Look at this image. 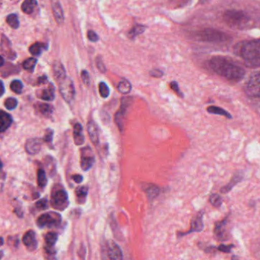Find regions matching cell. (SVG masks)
Masks as SVG:
<instances>
[{"mask_svg": "<svg viewBox=\"0 0 260 260\" xmlns=\"http://www.w3.org/2000/svg\"><path fill=\"white\" fill-rule=\"evenodd\" d=\"M194 39L201 42L211 44H225L231 42L229 35L214 28H205L194 34Z\"/></svg>", "mask_w": 260, "mask_h": 260, "instance_id": "277c9868", "label": "cell"}, {"mask_svg": "<svg viewBox=\"0 0 260 260\" xmlns=\"http://www.w3.org/2000/svg\"><path fill=\"white\" fill-rule=\"evenodd\" d=\"M96 65L97 68H98V69L100 70L102 73L106 72V67H105L104 63H103V60H102L100 57H98V58L96 59Z\"/></svg>", "mask_w": 260, "mask_h": 260, "instance_id": "7bdbcfd3", "label": "cell"}, {"mask_svg": "<svg viewBox=\"0 0 260 260\" xmlns=\"http://www.w3.org/2000/svg\"><path fill=\"white\" fill-rule=\"evenodd\" d=\"M36 208L39 210H46L48 208V202L46 199H42V200H39V202H37V203L36 204Z\"/></svg>", "mask_w": 260, "mask_h": 260, "instance_id": "74e56055", "label": "cell"}, {"mask_svg": "<svg viewBox=\"0 0 260 260\" xmlns=\"http://www.w3.org/2000/svg\"><path fill=\"white\" fill-rule=\"evenodd\" d=\"M58 239V235L55 232H49L45 235V240L47 247H54Z\"/></svg>", "mask_w": 260, "mask_h": 260, "instance_id": "484cf974", "label": "cell"}, {"mask_svg": "<svg viewBox=\"0 0 260 260\" xmlns=\"http://www.w3.org/2000/svg\"><path fill=\"white\" fill-rule=\"evenodd\" d=\"M36 63H37V60H36V58L31 57V58L25 60V61L23 62L22 66H23V68L25 71L32 73L33 71H34L35 68H36Z\"/></svg>", "mask_w": 260, "mask_h": 260, "instance_id": "f546056e", "label": "cell"}, {"mask_svg": "<svg viewBox=\"0 0 260 260\" xmlns=\"http://www.w3.org/2000/svg\"><path fill=\"white\" fill-rule=\"evenodd\" d=\"M88 191H89L88 187H77L76 189V196H77V201L79 204H84L86 202Z\"/></svg>", "mask_w": 260, "mask_h": 260, "instance_id": "ffe728a7", "label": "cell"}, {"mask_svg": "<svg viewBox=\"0 0 260 260\" xmlns=\"http://www.w3.org/2000/svg\"><path fill=\"white\" fill-rule=\"evenodd\" d=\"M53 71H54V77L58 83L67 77L64 68L60 62L54 63V67H53Z\"/></svg>", "mask_w": 260, "mask_h": 260, "instance_id": "d6986e66", "label": "cell"}, {"mask_svg": "<svg viewBox=\"0 0 260 260\" xmlns=\"http://www.w3.org/2000/svg\"><path fill=\"white\" fill-rule=\"evenodd\" d=\"M234 54L249 68H260V39L243 41L234 46Z\"/></svg>", "mask_w": 260, "mask_h": 260, "instance_id": "7a4b0ae2", "label": "cell"}, {"mask_svg": "<svg viewBox=\"0 0 260 260\" xmlns=\"http://www.w3.org/2000/svg\"><path fill=\"white\" fill-rule=\"evenodd\" d=\"M210 202L214 206L220 207L221 205L222 200L219 194H213L212 196L210 197Z\"/></svg>", "mask_w": 260, "mask_h": 260, "instance_id": "d590c367", "label": "cell"}, {"mask_svg": "<svg viewBox=\"0 0 260 260\" xmlns=\"http://www.w3.org/2000/svg\"><path fill=\"white\" fill-rule=\"evenodd\" d=\"M53 13H54V18L59 25L63 24L64 21V16H63V12L62 10L61 6L57 1H53L52 3Z\"/></svg>", "mask_w": 260, "mask_h": 260, "instance_id": "e0dca14e", "label": "cell"}, {"mask_svg": "<svg viewBox=\"0 0 260 260\" xmlns=\"http://www.w3.org/2000/svg\"><path fill=\"white\" fill-rule=\"evenodd\" d=\"M88 39L92 42H96L99 40L98 36L93 31H89L87 33Z\"/></svg>", "mask_w": 260, "mask_h": 260, "instance_id": "ee69618b", "label": "cell"}, {"mask_svg": "<svg viewBox=\"0 0 260 260\" xmlns=\"http://www.w3.org/2000/svg\"><path fill=\"white\" fill-rule=\"evenodd\" d=\"M7 22L11 28L16 29L19 28V18H18L17 15L16 14H10L7 16Z\"/></svg>", "mask_w": 260, "mask_h": 260, "instance_id": "4dcf8cb0", "label": "cell"}, {"mask_svg": "<svg viewBox=\"0 0 260 260\" xmlns=\"http://www.w3.org/2000/svg\"><path fill=\"white\" fill-rule=\"evenodd\" d=\"M232 247V245H220V246H218V249L221 251V252H230Z\"/></svg>", "mask_w": 260, "mask_h": 260, "instance_id": "f6af8a7d", "label": "cell"}, {"mask_svg": "<svg viewBox=\"0 0 260 260\" xmlns=\"http://www.w3.org/2000/svg\"><path fill=\"white\" fill-rule=\"evenodd\" d=\"M38 110L43 116L49 117L53 113V106L47 103H41L38 106Z\"/></svg>", "mask_w": 260, "mask_h": 260, "instance_id": "cb8c5ba5", "label": "cell"}, {"mask_svg": "<svg viewBox=\"0 0 260 260\" xmlns=\"http://www.w3.org/2000/svg\"><path fill=\"white\" fill-rule=\"evenodd\" d=\"M48 49V46L45 44L36 43L31 45L29 48L30 53L34 56H39L44 50Z\"/></svg>", "mask_w": 260, "mask_h": 260, "instance_id": "4316f807", "label": "cell"}, {"mask_svg": "<svg viewBox=\"0 0 260 260\" xmlns=\"http://www.w3.org/2000/svg\"><path fill=\"white\" fill-rule=\"evenodd\" d=\"M61 221V215L59 213L51 211L42 214L38 218L37 224L41 228H54L58 226Z\"/></svg>", "mask_w": 260, "mask_h": 260, "instance_id": "8992f818", "label": "cell"}, {"mask_svg": "<svg viewBox=\"0 0 260 260\" xmlns=\"http://www.w3.org/2000/svg\"><path fill=\"white\" fill-rule=\"evenodd\" d=\"M146 29V27L142 25H136L133 27L132 30L129 31V37L135 38L136 36H139L141 33L144 32Z\"/></svg>", "mask_w": 260, "mask_h": 260, "instance_id": "d6a6232c", "label": "cell"}, {"mask_svg": "<svg viewBox=\"0 0 260 260\" xmlns=\"http://www.w3.org/2000/svg\"><path fill=\"white\" fill-rule=\"evenodd\" d=\"M224 23L233 29L245 30L252 25L251 18L241 10H226L223 14Z\"/></svg>", "mask_w": 260, "mask_h": 260, "instance_id": "3957f363", "label": "cell"}, {"mask_svg": "<svg viewBox=\"0 0 260 260\" xmlns=\"http://www.w3.org/2000/svg\"><path fill=\"white\" fill-rule=\"evenodd\" d=\"M244 92L250 98L260 100V71L249 76L244 85Z\"/></svg>", "mask_w": 260, "mask_h": 260, "instance_id": "5b68a950", "label": "cell"}, {"mask_svg": "<svg viewBox=\"0 0 260 260\" xmlns=\"http://www.w3.org/2000/svg\"><path fill=\"white\" fill-rule=\"evenodd\" d=\"M53 138H54V131L51 128H48L45 133V137H44V141L46 142L47 144H52Z\"/></svg>", "mask_w": 260, "mask_h": 260, "instance_id": "8d00e7d4", "label": "cell"}, {"mask_svg": "<svg viewBox=\"0 0 260 260\" xmlns=\"http://www.w3.org/2000/svg\"><path fill=\"white\" fill-rule=\"evenodd\" d=\"M0 119H1V127H0V132L4 133L13 123V118L10 114L7 113L4 111H1V115H0Z\"/></svg>", "mask_w": 260, "mask_h": 260, "instance_id": "ac0fdd59", "label": "cell"}, {"mask_svg": "<svg viewBox=\"0 0 260 260\" xmlns=\"http://www.w3.org/2000/svg\"><path fill=\"white\" fill-rule=\"evenodd\" d=\"M88 135L91 141L93 143L94 145L98 146L100 144V132L99 127L95 121L90 120L87 124Z\"/></svg>", "mask_w": 260, "mask_h": 260, "instance_id": "4fadbf2b", "label": "cell"}, {"mask_svg": "<svg viewBox=\"0 0 260 260\" xmlns=\"http://www.w3.org/2000/svg\"><path fill=\"white\" fill-rule=\"evenodd\" d=\"M74 138L76 145H82L85 143L83 126L80 123H76L74 126Z\"/></svg>", "mask_w": 260, "mask_h": 260, "instance_id": "5bb4252c", "label": "cell"}, {"mask_svg": "<svg viewBox=\"0 0 260 260\" xmlns=\"http://www.w3.org/2000/svg\"><path fill=\"white\" fill-rule=\"evenodd\" d=\"M47 82H48V78H47L46 76H43V77L39 79V84H45Z\"/></svg>", "mask_w": 260, "mask_h": 260, "instance_id": "c3c4849f", "label": "cell"}, {"mask_svg": "<svg viewBox=\"0 0 260 260\" xmlns=\"http://www.w3.org/2000/svg\"><path fill=\"white\" fill-rule=\"evenodd\" d=\"M38 185L41 188H45L48 183L46 173L43 169H39L37 173Z\"/></svg>", "mask_w": 260, "mask_h": 260, "instance_id": "83f0119b", "label": "cell"}, {"mask_svg": "<svg viewBox=\"0 0 260 260\" xmlns=\"http://www.w3.org/2000/svg\"><path fill=\"white\" fill-rule=\"evenodd\" d=\"M213 72L233 83H239L244 78L246 71L241 67L221 56L211 57L208 62Z\"/></svg>", "mask_w": 260, "mask_h": 260, "instance_id": "6da1fadb", "label": "cell"}, {"mask_svg": "<svg viewBox=\"0 0 260 260\" xmlns=\"http://www.w3.org/2000/svg\"><path fill=\"white\" fill-rule=\"evenodd\" d=\"M81 77L84 84L86 85V86H89V83H90V78H89V73L86 71H82Z\"/></svg>", "mask_w": 260, "mask_h": 260, "instance_id": "b9f144b4", "label": "cell"}, {"mask_svg": "<svg viewBox=\"0 0 260 260\" xmlns=\"http://www.w3.org/2000/svg\"><path fill=\"white\" fill-rule=\"evenodd\" d=\"M37 0H25L22 4V10L26 14H31L37 7Z\"/></svg>", "mask_w": 260, "mask_h": 260, "instance_id": "44dd1931", "label": "cell"}, {"mask_svg": "<svg viewBox=\"0 0 260 260\" xmlns=\"http://www.w3.org/2000/svg\"><path fill=\"white\" fill-rule=\"evenodd\" d=\"M4 106L8 110H14L17 107L18 100L16 98H13V97H10V98L6 100Z\"/></svg>", "mask_w": 260, "mask_h": 260, "instance_id": "e575fe53", "label": "cell"}, {"mask_svg": "<svg viewBox=\"0 0 260 260\" xmlns=\"http://www.w3.org/2000/svg\"><path fill=\"white\" fill-rule=\"evenodd\" d=\"M59 90L60 95L67 103H70L75 97V87L74 82L70 77H66L59 82Z\"/></svg>", "mask_w": 260, "mask_h": 260, "instance_id": "ba28073f", "label": "cell"}, {"mask_svg": "<svg viewBox=\"0 0 260 260\" xmlns=\"http://www.w3.org/2000/svg\"><path fill=\"white\" fill-rule=\"evenodd\" d=\"M127 104H128V103L125 104L124 100H123V103L121 104V109L118 111V113L115 115V122L117 123L120 129H121V127H123V117H124V113H125L126 108H127Z\"/></svg>", "mask_w": 260, "mask_h": 260, "instance_id": "603a6c76", "label": "cell"}, {"mask_svg": "<svg viewBox=\"0 0 260 260\" xmlns=\"http://www.w3.org/2000/svg\"><path fill=\"white\" fill-rule=\"evenodd\" d=\"M118 89L121 94H128L132 91V84L128 80L123 79L118 83Z\"/></svg>", "mask_w": 260, "mask_h": 260, "instance_id": "d4e9b609", "label": "cell"}, {"mask_svg": "<svg viewBox=\"0 0 260 260\" xmlns=\"http://www.w3.org/2000/svg\"><path fill=\"white\" fill-rule=\"evenodd\" d=\"M1 86H2V93H1V95H3L4 94V85L3 82H1Z\"/></svg>", "mask_w": 260, "mask_h": 260, "instance_id": "f907efd6", "label": "cell"}, {"mask_svg": "<svg viewBox=\"0 0 260 260\" xmlns=\"http://www.w3.org/2000/svg\"><path fill=\"white\" fill-rule=\"evenodd\" d=\"M54 87L53 84L50 83L49 86L45 89H42L39 93V97L41 100L45 101H52L54 99Z\"/></svg>", "mask_w": 260, "mask_h": 260, "instance_id": "2e32d148", "label": "cell"}, {"mask_svg": "<svg viewBox=\"0 0 260 260\" xmlns=\"http://www.w3.org/2000/svg\"><path fill=\"white\" fill-rule=\"evenodd\" d=\"M51 205L54 209L64 211L69 205L68 194L66 190L62 188H56L51 197Z\"/></svg>", "mask_w": 260, "mask_h": 260, "instance_id": "52a82bcc", "label": "cell"}, {"mask_svg": "<svg viewBox=\"0 0 260 260\" xmlns=\"http://www.w3.org/2000/svg\"><path fill=\"white\" fill-rule=\"evenodd\" d=\"M200 1L201 4H207V3L209 2L210 0H199Z\"/></svg>", "mask_w": 260, "mask_h": 260, "instance_id": "681fc988", "label": "cell"}, {"mask_svg": "<svg viewBox=\"0 0 260 260\" xmlns=\"http://www.w3.org/2000/svg\"><path fill=\"white\" fill-rule=\"evenodd\" d=\"M170 88L174 91L175 93L177 94L179 97H182L183 98V94L181 92L180 89H179V85L176 83V81H173L170 83Z\"/></svg>", "mask_w": 260, "mask_h": 260, "instance_id": "f35d334b", "label": "cell"}, {"mask_svg": "<svg viewBox=\"0 0 260 260\" xmlns=\"http://www.w3.org/2000/svg\"><path fill=\"white\" fill-rule=\"evenodd\" d=\"M146 192L150 194L151 197H154V196H157L158 193H159V189L156 186H150L146 189Z\"/></svg>", "mask_w": 260, "mask_h": 260, "instance_id": "60d3db41", "label": "cell"}, {"mask_svg": "<svg viewBox=\"0 0 260 260\" xmlns=\"http://www.w3.org/2000/svg\"><path fill=\"white\" fill-rule=\"evenodd\" d=\"M164 75L162 71H159V70H155V71H152L151 76L154 77H161Z\"/></svg>", "mask_w": 260, "mask_h": 260, "instance_id": "7dc6e473", "label": "cell"}, {"mask_svg": "<svg viewBox=\"0 0 260 260\" xmlns=\"http://www.w3.org/2000/svg\"><path fill=\"white\" fill-rule=\"evenodd\" d=\"M10 89L16 94H21L23 91V84L20 80H13L10 84Z\"/></svg>", "mask_w": 260, "mask_h": 260, "instance_id": "1f68e13d", "label": "cell"}, {"mask_svg": "<svg viewBox=\"0 0 260 260\" xmlns=\"http://www.w3.org/2000/svg\"><path fill=\"white\" fill-rule=\"evenodd\" d=\"M99 90H100V95L104 99L108 98L110 94L109 86L104 82H101L99 85Z\"/></svg>", "mask_w": 260, "mask_h": 260, "instance_id": "836d02e7", "label": "cell"}, {"mask_svg": "<svg viewBox=\"0 0 260 260\" xmlns=\"http://www.w3.org/2000/svg\"><path fill=\"white\" fill-rule=\"evenodd\" d=\"M42 148V141L39 138H30L25 144V151L30 155L37 154Z\"/></svg>", "mask_w": 260, "mask_h": 260, "instance_id": "7c38bea8", "label": "cell"}, {"mask_svg": "<svg viewBox=\"0 0 260 260\" xmlns=\"http://www.w3.org/2000/svg\"><path fill=\"white\" fill-rule=\"evenodd\" d=\"M8 243L10 246H13V247H17L18 245L19 244V238H18L17 236L9 237Z\"/></svg>", "mask_w": 260, "mask_h": 260, "instance_id": "ab89813d", "label": "cell"}, {"mask_svg": "<svg viewBox=\"0 0 260 260\" xmlns=\"http://www.w3.org/2000/svg\"><path fill=\"white\" fill-rule=\"evenodd\" d=\"M226 219L216 223L215 228H214V235L217 240H226Z\"/></svg>", "mask_w": 260, "mask_h": 260, "instance_id": "9a60e30c", "label": "cell"}, {"mask_svg": "<svg viewBox=\"0 0 260 260\" xmlns=\"http://www.w3.org/2000/svg\"><path fill=\"white\" fill-rule=\"evenodd\" d=\"M104 248L106 255H107L106 258L115 260L121 259L123 258L122 252L115 242H108Z\"/></svg>", "mask_w": 260, "mask_h": 260, "instance_id": "30bf717a", "label": "cell"}, {"mask_svg": "<svg viewBox=\"0 0 260 260\" xmlns=\"http://www.w3.org/2000/svg\"><path fill=\"white\" fill-rule=\"evenodd\" d=\"M95 162V155L89 147H83L80 151V167L83 171H88Z\"/></svg>", "mask_w": 260, "mask_h": 260, "instance_id": "9c48e42d", "label": "cell"}, {"mask_svg": "<svg viewBox=\"0 0 260 260\" xmlns=\"http://www.w3.org/2000/svg\"><path fill=\"white\" fill-rule=\"evenodd\" d=\"M207 111L211 114L223 115V116L226 117V118H231V115H230V113H228L226 111H225L224 109H221V108L217 107V106H209V107L207 109Z\"/></svg>", "mask_w": 260, "mask_h": 260, "instance_id": "f1b7e54d", "label": "cell"}, {"mask_svg": "<svg viewBox=\"0 0 260 260\" xmlns=\"http://www.w3.org/2000/svg\"><path fill=\"white\" fill-rule=\"evenodd\" d=\"M24 245L29 251H34L38 247V241L36 240V234L32 230L27 231L22 238Z\"/></svg>", "mask_w": 260, "mask_h": 260, "instance_id": "8fae6325", "label": "cell"}, {"mask_svg": "<svg viewBox=\"0 0 260 260\" xmlns=\"http://www.w3.org/2000/svg\"><path fill=\"white\" fill-rule=\"evenodd\" d=\"M202 228H203V221H202V214H198L197 217L192 220L190 231L185 234H189V233L194 232V231H202Z\"/></svg>", "mask_w": 260, "mask_h": 260, "instance_id": "7402d4cb", "label": "cell"}, {"mask_svg": "<svg viewBox=\"0 0 260 260\" xmlns=\"http://www.w3.org/2000/svg\"><path fill=\"white\" fill-rule=\"evenodd\" d=\"M72 178L77 183H81L83 181V176H81V175H74V176H73Z\"/></svg>", "mask_w": 260, "mask_h": 260, "instance_id": "bcb514c9", "label": "cell"}]
</instances>
